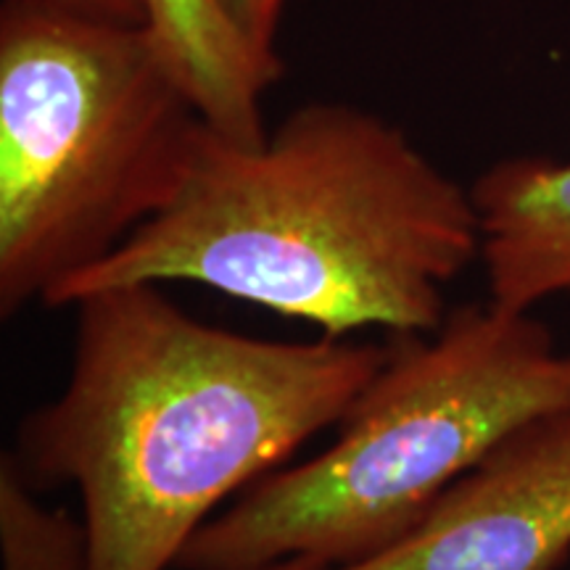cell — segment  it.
<instances>
[{
	"mask_svg": "<svg viewBox=\"0 0 570 570\" xmlns=\"http://www.w3.org/2000/svg\"><path fill=\"white\" fill-rule=\"evenodd\" d=\"M202 114L148 24L0 11V317L164 209Z\"/></svg>",
	"mask_w": 570,
	"mask_h": 570,
	"instance_id": "obj_4",
	"label": "cell"
},
{
	"mask_svg": "<svg viewBox=\"0 0 570 570\" xmlns=\"http://www.w3.org/2000/svg\"><path fill=\"white\" fill-rule=\"evenodd\" d=\"M570 402V352L533 312L462 304L439 331L391 338L336 439L233 499L177 570L281 560L346 568L391 550L525 420Z\"/></svg>",
	"mask_w": 570,
	"mask_h": 570,
	"instance_id": "obj_3",
	"label": "cell"
},
{
	"mask_svg": "<svg viewBox=\"0 0 570 570\" xmlns=\"http://www.w3.org/2000/svg\"><path fill=\"white\" fill-rule=\"evenodd\" d=\"M214 3L259 59L283 67V59L275 51V32L285 0H214Z\"/></svg>",
	"mask_w": 570,
	"mask_h": 570,
	"instance_id": "obj_9",
	"label": "cell"
},
{
	"mask_svg": "<svg viewBox=\"0 0 570 570\" xmlns=\"http://www.w3.org/2000/svg\"><path fill=\"white\" fill-rule=\"evenodd\" d=\"M75 309L63 386L9 452L38 491L75 487L90 570H169L223 504L336 428L389 356L352 336L225 331L156 283L98 288Z\"/></svg>",
	"mask_w": 570,
	"mask_h": 570,
	"instance_id": "obj_1",
	"label": "cell"
},
{
	"mask_svg": "<svg viewBox=\"0 0 570 570\" xmlns=\"http://www.w3.org/2000/svg\"><path fill=\"white\" fill-rule=\"evenodd\" d=\"M0 560L3 570H90L85 520L42 502L13 454H0Z\"/></svg>",
	"mask_w": 570,
	"mask_h": 570,
	"instance_id": "obj_8",
	"label": "cell"
},
{
	"mask_svg": "<svg viewBox=\"0 0 570 570\" xmlns=\"http://www.w3.org/2000/svg\"><path fill=\"white\" fill-rule=\"evenodd\" d=\"M148 27L161 42L190 101L214 132L227 140L267 138L265 96L283 67L259 59L233 30L214 0H146Z\"/></svg>",
	"mask_w": 570,
	"mask_h": 570,
	"instance_id": "obj_7",
	"label": "cell"
},
{
	"mask_svg": "<svg viewBox=\"0 0 570 570\" xmlns=\"http://www.w3.org/2000/svg\"><path fill=\"white\" fill-rule=\"evenodd\" d=\"M252 570H320V566H315V562L309 560H281V562H273V566H262Z\"/></svg>",
	"mask_w": 570,
	"mask_h": 570,
	"instance_id": "obj_11",
	"label": "cell"
},
{
	"mask_svg": "<svg viewBox=\"0 0 570 570\" xmlns=\"http://www.w3.org/2000/svg\"><path fill=\"white\" fill-rule=\"evenodd\" d=\"M570 560V402L525 420L391 550L320 570H562Z\"/></svg>",
	"mask_w": 570,
	"mask_h": 570,
	"instance_id": "obj_5",
	"label": "cell"
},
{
	"mask_svg": "<svg viewBox=\"0 0 570 570\" xmlns=\"http://www.w3.org/2000/svg\"><path fill=\"white\" fill-rule=\"evenodd\" d=\"M3 6L109 24H148L146 0H3Z\"/></svg>",
	"mask_w": 570,
	"mask_h": 570,
	"instance_id": "obj_10",
	"label": "cell"
},
{
	"mask_svg": "<svg viewBox=\"0 0 570 570\" xmlns=\"http://www.w3.org/2000/svg\"><path fill=\"white\" fill-rule=\"evenodd\" d=\"M489 298L533 312L570 291V161L512 156L470 185Z\"/></svg>",
	"mask_w": 570,
	"mask_h": 570,
	"instance_id": "obj_6",
	"label": "cell"
},
{
	"mask_svg": "<svg viewBox=\"0 0 570 570\" xmlns=\"http://www.w3.org/2000/svg\"><path fill=\"white\" fill-rule=\"evenodd\" d=\"M481 256L462 188L402 127L352 104L291 111L254 146L204 122L173 198L46 306L132 283H198L327 336L439 331Z\"/></svg>",
	"mask_w": 570,
	"mask_h": 570,
	"instance_id": "obj_2",
	"label": "cell"
}]
</instances>
